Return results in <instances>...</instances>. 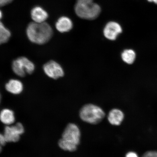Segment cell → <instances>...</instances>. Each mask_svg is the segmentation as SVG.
Returning <instances> with one entry per match:
<instances>
[{
    "mask_svg": "<svg viewBox=\"0 0 157 157\" xmlns=\"http://www.w3.org/2000/svg\"><path fill=\"white\" fill-rule=\"evenodd\" d=\"M124 118V114L118 109H115L110 111L108 116V121L112 125H120Z\"/></svg>",
    "mask_w": 157,
    "mask_h": 157,
    "instance_id": "30bf717a",
    "label": "cell"
},
{
    "mask_svg": "<svg viewBox=\"0 0 157 157\" xmlns=\"http://www.w3.org/2000/svg\"><path fill=\"white\" fill-rule=\"evenodd\" d=\"M10 31L6 28L2 22L0 25V42L1 44H3L9 41L10 37Z\"/></svg>",
    "mask_w": 157,
    "mask_h": 157,
    "instance_id": "2e32d148",
    "label": "cell"
},
{
    "mask_svg": "<svg viewBox=\"0 0 157 157\" xmlns=\"http://www.w3.org/2000/svg\"><path fill=\"white\" fill-rule=\"evenodd\" d=\"M31 18L34 22L43 23L48 19V14L42 8L36 6L31 10Z\"/></svg>",
    "mask_w": 157,
    "mask_h": 157,
    "instance_id": "9c48e42d",
    "label": "cell"
},
{
    "mask_svg": "<svg viewBox=\"0 0 157 157\" xmlns=\"http://www.w3.org/2000/svg\"><path fill=\"white\" fill-rule=\"evenodd\" d=\"M0 118L2 122L7 125L12 124L15 121L14 113L8 109H3L1 111Z\"/></svg>",
    "mask_w": 157,
    "mask_h": 157,
    "instance_id": "7c38bea8",
    "label": "cell"
},
{
    "mask_svg": "<svg viewBox=\"0 0 157 157\" xmlns=\"http://www.w3.org/2000/svg\"><path fill=\"white\" fill-rule=\"evenodd\" d=\"M125 157H139V156L136 153L131 151L127 153Z\"/></svg>",
    "mask_w": 157,
    "mask_h": 157,
    "instance_id": "ffe728a7",
    "label": "cell"
},
{
    "mask_svg": "<svg viewBox=\"0 0 157 157\" xmlns=\"http://www.w3.org/2000/svg\"><path fill=\"white\" fill-rule=\"evenodd\" d=\"M26 34L31 42L42 44L52 38L53 31L50 25L46 22H31L27 27Z\"/></svg>",
    "mask_w": 157,
    "mask_h": 157,
    "instance_id": "6da1fadb",
    "label": "cell"
},
{
    "mask_svg": "<svg viewBox=\"0 0 157 157\" xmlns=\"http://www.w3.org/2000/svg\"><path fill=\"white\" fill-rule=\"evenodd\" d=\"M147 1L150 2H154L157 4V0H147Z\"/></svg>",
    "mask_w": 157,
    "mask_h": 157,
    "instance_id": "44dd1931",
    "label": "cell"
},
{
    "mask_svg": "<svg viewBox=\"0 0 157 157\" xmlns=\"http://www.w3.org/2000/svg\"><path fill=\"white\" fill-rule=\"evenodd\" d=\"M17 59L22 65L26 73L30 74L33 73L35 70V67L32 62L25 57H20Z\"/></svg>",
    "mask_w": 157,
    "mask_h": 157,
    "instance_id": "4fadbf2b",
    "label": "cell"
},
{
    "mask_svg": "<svg viewBox=\"0 0 157 157\" xmlns=\"http://www.w3.org/2000/svg\"><path fill=\"white\" fill-rule=\"evenodd\" d=\"M142 157H157V152L155 151H149L145 153Z\"/></svg>",
    "mask_w": 157,
    "mask_h": 157,
    "instance_id": "e0dca14e",
    "label": "cell"
},
{
    "mask_svg": "<svg viewBox=\"0 0 157 157\" xmlns=\"http://www.w3.org/2000/svg\"><path fill=\"white\" fill-rule=\"evenodd\" d=\"M79 115L82 120L92 124L101 122L105 116V113L101 107L93 104H87L80 109Z\"/></svg>",
    "mask_w": 157,
    "mask_h": 157,
    "instance_id": "3957f363",
    "label": "cell"
},
{
    "mask_svg": "<svg viewBox=\"0 0 157 157\" xmlns=\"http://www.w3.org/2000/svg\"><path fill=\"white\" fill-rule=\"evenodd\" d=\"M6 89L9 93L17 95L23 91V86L21 81L17 79L10 80L5 85Z\"/></svg>",
    "mask_w": 157,
    "mask_h": 157,
    "instance_id": "8fae6325",
    "label": "cell"
},
{
    "mask_svg": "<svg viewBox=\"0 0 157 157\" xmlns=\"http://www.w3.org/2000/svg\"><path fill=\"white\" fill-rule=\"evenodd\" d=\"M7 142L4 135L1 134L0 135V143L1 146H5L6 143Z\"/></svg>",
    "mask_w": 157,
    "mask_h": 157,
    "instance_id": "ac0fdd59",
    "label": "cell"
},
{
    "mask_svg": "<svg viewBox=\"0 0 157 157\" xmlns=\"http://www.w3.org/2000/svg\"><path fill=\"white\" fill-rule=\"evenodd\" d=\"M13 1V0H0V5L1 7L3 6L10 3Z\"/></svg>",
    "mask_w": 157,
    "mask_h": 157,
    "instance_id": "d6986e66",
    "label": "cell"
},
{
    "mask_svg": "<svg viewBox=\"0 0 157 157\" xmlns=\"http://www.w3.org/2000/svg\"><path fill=\"white\" fill-rule=\"evenodd\" d=\"M56 29L61 33L68 32L72 28L73 23L71 20L66 17H62L59 18L56 23Z\"/></svg>",
    "mask_w": 157,
    "mask_h": 157,
    "instance_id": "ba28073f",
    "label": "cell"
},
{
    "mask_svg": "<svg viewBox=\"0 0 157 157\" xmlns=\"http://www.w3.org/2000/svg\"><path fill=\"white\" fill-rule=\"evenodd\" d=\"M75 10L80 18L93 20L99 15L101 9L99 5L93 2V0H77Z\"/></svg>",
    "mask_w": 157,
    "mask_h": 157,
    "instance_id": "7a4b0ae2",
    "label": "cell"
},
{
    "mask_svg": "<svg viewBox=\"0 0 157 157\" xmlns=\"http://www.w3.org/2000/svg\"><path fill=\"white\" fill-rule=\"evenodd\" d=\"M43 68L47 76L54 79L62 77L64 75V71L62 67L53 60L47 63L44 65Z\"/></svg>",
    "mask_w": 157,
    "mask_h": 157,
    "instance_id": "8992f818",
    "label": "cell"
},
{
    "mask_svg": "<svg viewBox=\"0 0 157 157\" xmlns=\"http://www.w3.org/2000/svg\"><path fill=\"white\" fill-rule=\"evenodd\" d=\"M122 31L121 27L118 23L115 21H110L106 25L103 33L106 38L110 40H115Z\"/></svg>",
    "mask_w": 157,
    "mask_h": 157,
    "instance_id": "52a82bcc",
    "label": "cell"
},
{
    "mask_svg": "<svg viewBox=\"0 0 157 157\" xmlns=\"http://www.w3.org/2000/svg\"><path fill=\"white\" fill-rule=\"evenodd\" d=\"M2 11H1V18L2 17Z\"/></svg>",
    "mask_w": 157,
    "mask_h": 157,
    "instance_id": "7402d4cb",
    "label": "cell"
},
{
    "mask_svg": "<svg viewBox=\"0 0 157 157\" xmlns=\"http://www.w3.org/2000/svg\"><path fill=\"white\" fill-rule=\"evenodd\" d=\"M12 67L13 72L17 76L21 77H24L25 76L26 72L18 59L13 61Z\"/></svg>",
    "mask_w": 157,
    "mask_h": 157,
    "instance_id": "9a60e30c",
    "label": "cell"
},
{
    "mask_svg": "<svg viewBox=\"0 0 157 157\" xmlns=\"http://www.w3.org/2000/svg\"><path fill=\"white\" fill-rule=\"evenodd\" d=\"M81 133L77 125L70 123L65 129L62 139L66 142L76 147L79 144Z\"/></svg>",
    "mask_w": 157,
    "mask_h": 157,
    "instance_id": "277c9868",
    "label": "cell"
},
{
    "mask_svg": "<svg viewBox=\"0 0 157 157\" xmlns=\"http://www.w3.org/2000/svg\"><path fill=\"white\" fill-rule=\"evenodd\" d=\"M24 132L23 125L20 123L16 124L15 125L5 127L4 135L7 142H15L18 141L20 135Z\"/></svg>",
    "mask_w": 157,
    "mask_h": 157,
    "instance_id": "5b68a950",
    "label": "cell"
},
{
    "mask_svg": "<svg viewBox=\"0 0 157 157\" xmlns=\"http://www.w3.org/2000/svg\"><path fill=\"white\" fill-rule=\"evenodd\" d=\"M121 58L126 63L132 64L134 62L136 58V54L134 51L131 49L125 50L121 54Z\"/></svg>",
    "mask_w": 157,
    "mask_h": 157,
    "instance_id": "5bb4252c",
    "label": "cell"
}]
</instances>
